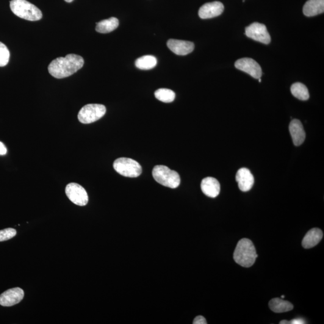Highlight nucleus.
Listing matches in <instances>:
<instances>
[{
	"mask_svg": "<svg viewBox=\"0 0 324 324\" xmlns=\"http://www.w3.org/2000/svg\"><path fill=\"white\" fill-rule=\"evenodd\" d=\"M118 26V19L112 17L96 23V30L100 33H108L115 30Z\"/></svg>",
	"mask_w": 324,
	"mask_h": 324,
	"instance_id": "obj_19",
	"label": "nucleus"
},
{
	"mask_svg": "<svg viewBox=\"0 0 324 324\" xmlns=\"http://www.w3.org/2000/svg\"><path fill=\"white\" fill-rule=\"evenodd\" d=\"M7 153V148L5 147L4 144L0 142V156L5 155Z\"/></svg>",
	"mask_w": 324,
	"mask_h": 324,
	"instance_id": "obj_26",
	"label": "nucleus"
},
{
	"mask_svg": "<svg viewBox=\"0 0 324 324\" xmlns=\"http://www.w3.org/2000/svg\"><path fill=\"white\" fill-rule=\"evenodd\" d=\"M289 129L293 144L295 146L301 145L306 138V133L301 121L293 119L290 123Z\"/></svg>",
	"mask_w": 324,
	"mask_h": 324,
	"instance_id": "obj_14",
	"label": "nucleus"
},
{
	"mask_svg": "<svg viewBox=\"0 0 324 324\" xmlns=\"http://www.w3.org/2000/svg\"><path fill=\"white\" fill-rule=\"evenodd\" d=\"M10 7L15 15L26 20L36 21L42 18L41 10L26 0H12Z\"/></svg>",
	"mask_w": 324,
	"mask_h": 324,
	"instance_id": "obj_3",
	"label": "nucleus"
},
{
	"mask_svg": "<svg viewBox=\"0 0 324 324\" xmlns=\"http://www.w3.org/2000/svg\"><path fill=\"white\" fill-rule=\"evenodd\" d=\"M113 167L119 174L130 178L139 177L143 171L140 163L130 158H119L113 162Z\"/></svg>",
	"mask_w": 324,
	"mask_h": 324,
	"instance_id": "obj_5",
	"label": "nucleus"
},
{
	"mask_svg": "<svg viewBox=\"0 0 324 324\" xmlns=\"http://www.w3.org/2000/svg\"><path fill=\"white\" fill-rule=\"evenodd\" d=\"M245 34L248 37L254 40L268 45L271 41V37L265 25L254 23L246 28Z\"/></svg>",
	"mask_w": 324,
	"mask_h": 324,
	"instance_id": "obj_8",
	"label": "nucleus"
},
{
	"mask_svg": "<svg viewBox=\"0 0 324 324\" xmlns=\"http://www.w3.org/2000/svg\"><path fill=\"white\" fill-rule=\"evenodd\" d=\"M84 60L79 55L68 54L54 60L48 66L49 73L55 78L62 79L72 75L84 66Z\"/></svg>",
	"mask_w": 324,
	"mask_h": 324,
	"instance_id": "obj_1",
	"label": "nucleus"
},
{
	"mask_svg": "<svg viewBox=\"0 0 324 324\" xmlns=\"http://www.w3.org/2000/svg\"><path fill=\"white\" fill-rule=\"evenodd\" d=\"M224 10V5L221 2H208L200 7L199 16L201 19H210L221 15Z\"/></svg>",
	"mask_w": 324,
	"mask_h": 324,
	"instance_id": "obj_11",
	"label": "nucleus"
},
{
	"mask_svg": "<svg viewBox=\"0 0 324 324\" xmlns=\"http://www.w3.org/2000/svg\"><path fill=\"white\" fill-rule=\"evenodd\" d=\"M16 229L13 228H7L0 231V242L9 240L12 239L16 235Z\"/></svg>",
	"mask_w": 324,
	"mask_h": 324,
	"instance_id": "obj_24",
	"label": "nucleus"
},
{
	"mask_svg": "<svg viewBox=\"0 0 324 324\" xmlns=\"http://www.w3.org/2000/svg\"><path fill=\"white\" fill-rule=\"evenodd\" d=\"M65 1L68 2H71L73 1V0H65Z\"/></svg>",
	"mask_w": 324,
	"mask_h": 324,
	"instance_id": "obj_29",
	"label": "nucleus"
},
{
	"mask_svg": "<svg viewBox=\"0 0 324 324\" xmlns=\"http://www.w3.org/2000/svg\"><path fill=\"white\" fill-rule=\"evenodd\" d=\"M281 324H289V321H286V320H284L282 321L281 323H280Z\"/></svg>",
	"mask_w": 324,
	"mask_h": 324,
	"instance_id": "obj_28",
	"label": "nucleus"
},
{
	"mask_svg": "<svg viewBox=\"0 0 324 324\" xmlns=\"http://www.w3.org/2000/svg\"><path fill=\"white\" fill-rule=\"evenodd\" d=\"M106 111V107L103 105L88 104L80 110L77 118L83 124H90L103 117Z\"/></svg>",
	"mask_w": 324,
	"mask_h": 324,
	"instance_id": "obj_6",
	"label": "nucleus"
},
{
	"mask_svg": "<svg viewBox=\"0 0 324 324\" xmlns=\"http://www.w3.org/2000/svg\"><path fill=\"white\" fill-rule=\"evenodd\" d=\"M167 46L172 52L178 55H186L193 52L195 45L191 41L170 39Z\"/></svg>",
	"mask_w": 324,
	"mask_h": 324,
	"instance_id": "obj_12",
	"label": "nucleus"
},
{
	"mask_svg": "<svg viewBox=\"0 0 324 324\" xmlns=\"http://www.w3.org/2000/svg\"><path fill=\"white\" fill-rule=\"evenodd\" d=\"M259 79V82H261V78H259V79Z\"/></svg>",
	"mask_w": 324,
	"mask_h": 324,
	"instance_id": "obj_30",
	"label": "nucleus"
},
{
	"mask_svg": "<svg viewBox=\"0 0 324 324\" xmlns=\"http://www.w3.org/2000/svg\"><path fill=\"white\" fill-rule=\"evenodd\" d=\"M193 324H207V322L203 316H198L193 320Z\"/></svg>",
	"mask_w": 324,
	"mask_h": 324,
	"instance_id": "obj_25",
	"label": "nucleus"
},
{
	"mask_svg": "<svg viewBox=\"0 0 324 324\" xmlns=\"http://www.w3.org/2000/svg\"><path fill=\"white\" fill-rule=\"evenodd\" d=\"M324 0H308L303 7L304 15L311 17L323 13Z\"/></svg>",
	"mask_w": 324,
	"mask_h": 324,
	"instance_id": "obj_17",
	"label": "nucleus"
},
{
	"mask_svg": "<svg viewBox=\"0 0 324 324\" xmlns=\"http://www.w3.org/2000/svg\"><path fill=\"white\" fill-rule=\"evenodd\" d=\"M323 237V232L319 228H313L307 232L302 241L304 249H311L319 243Z\"/></svg>",
	"mask_w": 324,
	"mask_h": 324,
	"instance_id": "obj_16",
	"label": "nucleus"
},
{
	"mask_svg": "<svg viewBox=\"0 0 324 324\" xmlns=\"http://www.w3.org/2000/svg\"><path fill=\"white\" fill-rule=\"evenodd\" d=\"M236 181L239 187L242 192H248L254 184V180L250 170L248 168H243L238 171L236 174Z\"/></svg>",
	"mask_w": 324,
	"mask_h": 324,
	"instance_id": "obj_13",
	"label": "nucleus"
},
{
	"mask_svg": "<svg viewBox=\"0 0 324 324\" xmlns=\"http://www.w3.org/2000/svg\"><path fill=\"white\" fill-rule=\"evenodd\" d=\"M201 188L203 192L210 198H216L219 195L220 185L217 180L213 177H207L201 182Z\"/></svg>",
	"mask_w": 324,
	"mask_h": 324,
	"instance_id": "obj_15",
	"label": "nucleus"
},
{
	"mask_svg": "<svg viewBox=\"0 0 324 324\" xmlns=\"http://www.w3.org/2000/svg\"><path fill=\"white\" fill-rule=\"evenodd\" d=\"M155 97L159 101L164 103H171L176 98V94L173 91L167 88H160L154 93Z\"/></svg>",
	"mask_w": 324,
	"mask_h": 324,
	"instance_id": "obj_22",
	"label": "nucleus"
},
{
	"mask_svg": "<svg viewBox=\"0 0 324 324\" xmlns=\"http://www.w3.org/2000/svg\"><path fill=\"white\" fill-rule=\"evenodd\" d=\"M157 60L153 55H144L136 60L135 66L141 70H150L156 67Z\"/></svg>",
	"mask_w": 324,
	"mask_h": 324,
	"instance_id": "obj_20",
	"label": "nucleus"
},
{
	"mask_svg": "<svg viewBox=\"0 0 324 324\" xmlns=\"http://www.w3.org/2000/svg\"><path fill=\"white\" fill-rule=\"evenodd\" d=\"M66 193L68 198L74 204L85 206L88 202V196L84 188L74 182L67 185Z\"/></svg>",
	"mask_w": 324,
	"mask_h": 324,
	"instance_id": "obj_7",
	"label": "nucleus"
},
{
	"mask_svg": "<svg viewBox=\"0 0 324 324\" xmlns=\"http://www.w3.org/2000/svg\"><path fill=\"white\" fill-rule=\"evenodd\" d=\"M24 292L20 288L8 289L0 295V305L10 307L16 305L23 300Z\"/></svg>",
	"mask_w": 324,
	"mask_h": 324,
	"instance_id": "obj_10",
	"label": "nucleus"
},
{
	"mask_svg": "<svg viewBox=\"0 0 324 324\" xmlns=\"http://www.w3.org/2000/svg\"><path fill=\"white\" fill-rule=\"evenodd\" d=\"M235 67L240 71L246 72L254 78H261L262 74L261 66L255 60L250 58H243L238 60L235 63Z\"/></svg>",
	"mask_w": 324,
	"mask_h": 324,
	"instance_id": "obj_9",
	"label": "nucleus"
},
{
	"mask_svg": "<svg viewBox=\"0 0 324 324\" xmlns=\"http://www.w3.org/2000/svg\"><path fill=\"white\" fill-rule=\"evenodd\" d=\"M289 324H305V321L301 318H297V319L293 320L291 321H289Z\"/></svg>",
	"mask_w": 324,
	"mask_h": 324,
	"instance_id": "obj_27",
	"label": "nucleus"
},
{
	"mask_svg": "<svg viewBox=\"0 0 324 324\" xmlns=\"http://www.w3.org/2000/svg\"><path fill=\"white\" fill-rule=\"evenodd\" d=\"M281 298H285V295H282Z\"/></svg>",
	"mask_w": 324,
	"mask_h": 324,
	"instance_id": "obj_31",
	"label": "nucleus"
},
{
	"mask_svg": "<svg viewBox=\"0 0 324 324\" xmlns=\"http://www.w3.org/2000/svg\"><path fill=\"white\" fill-rule=\"evenodd\" d=\"M268 305L271 311L275 313L287 312L292 311L293 309L292 303L289 301L279 298L271 299Z\"/></svg>",
	"mask_w": 324,
	"mask_h": 324,
	"instance_id": "obj_18",
	"label": "nucleus"
},
{
	"mask_svg": "<svg viewBox=\"0 0 324 324\" xmlns=\"http://www.w3.org/2000/svg\"><path fill=\"white\" fill-rule=\"evenodd\" d=\"M257 257L255 248L252 241L248 239L240 240L234 253V259L243 267L249 268L254 264Z\"/></svg>",
	"mask_w": 324,
	"mask_h": 324,
	"instance_id": "obj_2",
	"label": "nucleus"
},
{
	"mask_svg": "<svg viewBox=\"0 0 324 324\" xmlns=\"http://www.w3.org/2000/svg\"><path fill=\"white\" fill-rule=\"evenodd\" d=\"M290 91L295 98L301 100V101H307L309 98L308 89L306 85L301 83L296 82L292 84L290 88Z\"/></svg>",
	"mask_w": 324,
	"mask_h": 324,
	"instance_id": "obj_21",
	"label": "nucleus"
},
{
	"mask_svg": "<svg viewBox=\"0 0 324 324\" xmlns=\"http://www.w3.org/2000/svg\"><path fill=\"white\" fill-rule=\"evenodd\" d=\"M10 52L4 43L0 42V67H4L9 62Z\"/></svg>",
	"mask_w": 324,
	"mask_h": 324,
	"instance_id": "obj_23",
	"label": "nucleus"
},
{
	"mask_svg": "<svg viewBox=\"0 0 324 324\" xmlns=\"http://www.w3.org/2000/svg\"><path fill=\"white\" fill-rule=\"evenodd\" d=\"M152 174L157 182L171 189L178 187L181 181L179 174L166 166H156L153 168Z\"/></svg>",
	"mask_w": 324,
	"mask_h": 324,
	"instance_id": "obj_4",
	"label": "nucleus"
}]
</instances>
